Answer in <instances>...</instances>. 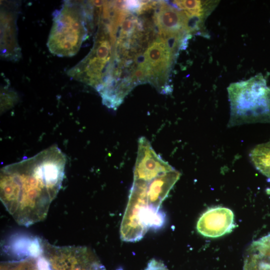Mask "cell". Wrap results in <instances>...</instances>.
<instances>
[{
  "instance_id": "6da1fadb",
  "label": "cell",
  "mask_w": 270,
  "mask_h": 270,
  "mask_svg": "<svg viewBox=\"0 0 270 270\" xmlns=\"http://www.w3.org/2000/svg\"><path fill=\"white\" fill-rule=\"evenodd\" d=\"M66 162L54 145L1 168L0 200L17 224L28 227L45 219L61 188Z\"/></svg>"
},
{
  "instance_id": "7a4b0ae2",
  "label": "cell",
  "mask_w": 270,
  "mask_h": 270,
  "mask_svg": "<svg viewBox=\"0 0 270 270\" xmlns=\"http://www.w3.org/2000/svg\"><path fill=\"white\" fill-rule=\"evenodd\" d=\"M228 93L230 108L228 127L270 122V88L262 74L230 84Z\"/></svg>"
},
{
  "instance_id": "3957f363",
  "label": "cell",
  "mask_w": 270,
  "mask_h": 270,
  "mask_svg": "<svg viewBox=\"0 0 270 270\" xmlns=\"http://www.w3.org/2000/svg\"><path fill=\"white\" fill-rule=\"evenodd\" d=\"M82 2L66 1L54 14L48 47L58 56H72L80 50L88 34L90 16Z\"/></svg>"
},
{
  "instance_id": "277c9868",
  "label": "cell",
  "mask_w": 270,
  "mask_h": 270,
  "mask_svg": "<svg viewBox=\"0 0 270 270\" xmlns=\"http://www.w3.org/2000/svg\"><path fill=\"white\" fill-rule=\"evenodd\" d=\"M112 58V45L106 24L100 22L92 49L72 69L75 77L90 85H97L109 75Z\"/></svg>"
},
{
  "instance_id": "5b68a950",
  "label": "cell",
  "mask_w": 270,
  "mask_h": 270,
  "mask_svg": "<svg viewBox=\"0 0 270 270\" xmlns=\"http://www.w3.org/2000/svg\"><path fill=\"white\" fill-rule=\"evenodd\" d=\"M42 254L52 270H104L94 252L84 246H56L42 241Z\"/></svg>"
},
{
  "instance_id": "8992f818",
  "label": "cell",
  "mask_w": 270,
  "mask_h": 270,
  "mask_svg": "<svg viewBox=\"0 0 270 270\" xmlns=\"http://www.w3.org/2000/svg\"><path fill=\"white\" fill-rule=\"evenodd\" d=\"M147 183L134 180L120 228V238L124 241H138L147 232L140 221L142 210L148 204Z\"/></svg>"
},
{
  "instance_id": "52a82bcc",
  "label": "cell",
  "mask_w": 270,
  "mask_h": 270,
  "mask_svg": "<svg viewBox=\"0 0 270 270\" xmlns=\"http://www.w3.org/2000/svg\"><path fill=\"white\" fill-rule=\"evenodd\" d=\"M154 150L149 140L144 136L139 138L136 160L134 171V180L146 182L174 170Z\"/></svg>"
},
{
  "instance_id": "ba28073f",
  "label": "cell",
  "mask_w": 270,
  "mask_h": 270,
  "mask_svg": "<svg viewBox=\"0 0 270 270\" xmlns=\"http://www.w3.org/2000/svg\"><path fill=\"white\" fill-rule=\"evenodd\" d=\"M18 4L15 2H2L0 10L1 56L16 61L21 57L17 40L16 20Z\"/></svg>"
},
{
  "instance_id": "9c48e42d",
  "label": "cell",
  "mask_w": 270,
  "mask_h": 270,
  "mask_svg": "<svg viewBox=\"0 0 270 270\" xmlns=\"http://www.w3.org/2000/svg\"><path fill=\"white\" fill-rule=\"evenodd\" d=\"M234 224V214L229 209L216 208L206 211L197 224L198 232L204 236L215 238L230 232Z\"/></svg>"
},
{
  "instance_id": "30bf717a",
  "label": "cell",
  "mask_w": 270,
  "mask_h": 270,
  "mask_svg": "<svg viewBox=\"0 0 270 270\" xmlns=\"http://www.w3.org/2000/svg\"><path fill=\"white\" fill-rule=\"evenodd\" d=\"M180 176V172L174 169L148 182L146 186L148 204L160 209L162 202L166 198Z\"/></svg>"
},
{
  "instance_id": "8fae6325",
  "label": "cell",
  "mask_w": 270,
  "mask_h": 270,
  "mask_svg": "<svg viewBox=\"0 0 270 270\" xmlns=\"http://www.w3.org/2000/svg\"><path fill=\"white\" fill-rule=\"evenodd\" d=\"M218 1L174 0L172 4L182 10L190 20L194 32L203 30L204 23Z\"/></svg>"
},
{
  "instance_id": "7c38bea8",
  "label": "cell",
  "mask_w": 270,
  "mask_h": 270,
  "mask_svg": "<svg viewBox=\"0 0 270 270\" xmlns=\"http://www.w3.org/2000/svg\"><path fill=\"white\" fill-rule=\"evenodd\" d=\"M7 251L23 258H38L42 254V239L36 237L17 236L6 246Z\"/></svg>"
},
{
  "instance_id": "4fadbf2b",
  "label": "cell",
  "mask_w": 270,
  "mask_h": 270,
  "mask_svg": "<svg viewBox=\"0 0 270 270\" xmlns=\"http://www.w3.org/2000/svg\"><path fill=\"white\" fill-rule=\"evenodd\" d=\"M250 156L256 168L270 178V141L256 146Z\"/></svg>"
},
{
  "instance_id": "5bb4252c",
  "label": "cell",
  "mask_w": 270,
  "mask_h": 270,
  "mask_svg": "<svg viewBox=\"0 0 270 270\" xmlns=\"http://www.w3.org/2000/svg\"><path fill=\"white\" fill-rule=\"evenodd\" d=\"M140 221L147 230L148 229L158 230L165 224L166 216L160 209L147 204L142 210Z\"/></svg>"
},
{
  "instance_id": "9a60e30c",
  "label": "cell",
  "mask_w": 270,
  "mask_h": 270,
  "mask_svg": "<svg viewBox=\"0 0 270 270\" xmlns=\"http://www.w3.org/2000/svg\"><path fill=\"white\" fill-rule=\"evenodd\" d=\"M0 270H38L37 258L29 257L18 261L2 262Z\"/></svg>"
},
{
  "instance_id": "2e32d148",
  "label": "cell",
  "mask_w": 270,
  "mask_h": 270,
  "mask_svg": "<svg viewBox=\"0 0 270 270\" xmlns=\"http://www.w3.org/2000/svg\"><path fill=\"white\" fill-rule=\"evenodd\" d=\"M244 270H270V263L262 260L260 255L256 256L246 260Z\"/></svg>"
},
{
  "instance_id": "e0dca14e",
  "label": "cell",
  "mask_w": 270,
  "mask_h": 270,
  "mask_svg": "<svg viewBox=\"0 0 270 270\" xmlns=\"http://www.w3.org/2000/svg\"><path fill=\"white\" fill-rule=\"evenodd\" d=\"M144 270H168L164 264L156 260H151Z\"/></svg>"
}]
</instances>
